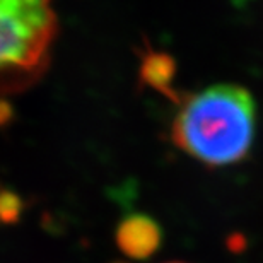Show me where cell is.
Segmentation results:
<instances>
[{
    "label": "cell",
    "mask_w": 263,
    "mask_h": 263,
    "mask_svg": "<svg viewBox=\"0 0 263 263\" xmlns=\"http://www.w3.org/2000/svg\"><path fill=\"white\" fill-rule=\"evenodd\" d=\"M256 103L238 84H214L181 99L171 125L175 145L209 167L245 161L256 135Z\"/></svg>",
    "instance_id": "1"
},
{
    "label": "cell",
    "mask_w": 263,
    "mask_h": 263,
    "mask_svg": "<svg viewBox=\"0 0 263 263\" xmlns=\"http://www.w3.org/2000/svg\"><path fill=\"white\" fill-rule=\"evenodd\" d=\"M53 34L50 0H0V76L38 67Z\"/></svg>",
    "instance_id": "2"
},
{
    "label": "cell",
    "mask_w": 263,
    "mask_h": 263,
    "mask_svg": "<svg viewBox=\"0 0 263 263\" xmlns=\"http://www.w3.org/2000/svg\"><path fill=\"white\" fill-rule=\"evenodd\" d=\"M115 239L120 251L134 260H147L162 245L159 222L145 214H132L118 224Z\"/></svg>",
    "instance_id": "3"
},
{
    "label": "cell",
    "mask_w": 263,
    "mask_h": 263,
    "mask_svg": "<svg viewBox=\"0 0 263 263\" xmlns=\"http://www.w3.org/2000/svg\"><path fill=\"white\" fill-rule=\"evenodd\" d=\"M176 73V62L171 55L164 51H147L142 57L140 64V81L145 86L152 87L154 91L170 96L173 101H181L176 96V89L173 86Z\"/></svg>",
    "instance_id": "4"
},
{
    "label": "cell",
    "mask_w": 263,
    "mask_h": 263,
    "mask_svg": "<svg viewBox=\"0 0 263 263\" xmlns=\"http://www.w3.org/2000/svg\"><path fill=\"white\" fill-rule=\"evenodd\" d=\"M23 212V200L14 192L0 190V222L14 224L17 222Z\"/></svg>",
    "instance_id": "5"
},
{
    "label": "cell",
    "mask_w": 263,
    "mask_h": 263,
    "mask_svg": "<svg viewBox=\"0 0 263 263\" xmlns=\"http://www.w3.org/2000/svg\"><path fill=\"white\" fill-rule=\"evenodd\" d=\"M12 118V106L7 101L0 99V125H5Z\"/></svg>",
    "instance_id": "6"
},
{
    "label": "cell",
    "mask_w": 263,
    "mask_h": 263,
    "mask_svg": "<svg viewBox=\"0 0 263 263\" xmlns=\"http://www.w3.org/2000/svg\"><path fill=\"white\" fill-rule=\"evenodd\" d=\"M117 263H122V261H117Z\"/></svg>",
    "instance_id": "7"
}]
</instances>
